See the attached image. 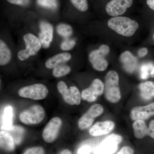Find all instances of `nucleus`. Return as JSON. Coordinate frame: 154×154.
I'll return each instance as SVG.
<instances>
[{
	"label": "nucleus",
	"mask_w": 154,
	"mask_h": 154,
	"mask_svg": "<svg viewBox=\"0 0 154 154\" xmlns=\"http://www.w3.org/2000/svg\"><path fill=\"white\" fill-rule=\"evenodd\" d=\"M134 137L137 139H142L148 135V127L144 120H135L132 124Z\"/></svg>",
	"instance_id": "nucleus-19"
},
{
	"label": "nucleus",
	"mask_w": 154,
	"mask_h": 154,
	"mask_svg": "<svg viewBox=\"0 0 154 154\" xmlns=\"http://www.w3.org/2000/svg\"><path fill=\"white\" fill-rule=\"evenodd\" d=\"M74 6L81 12H85L88 10V4L87 0H70Z\"/></svg>",
	"instance_id": "nucleus-29"
},
{
	"label": "nucleus",
	"mask_w": 154,
	"mask_h": 154,
	"mask_svg": "<svg viewBox=\"0 0 154 154\" xmlns=\"http://www.w3.org/2000/svg\"><path fill=\"white\" fill-rule=\"evenodd\" d=\"M113 122L107 120L96 122L89 130V134L92 136H99L110 133L115 128Z\"/></svg>",
	"instance_id": "nucleus-14"
},
{
	"label": "nucleus",
	"mask_w": 154,
	"mask_h": 154,
	"mask_svg": "<svg viewBox=\"0 0 154 154\" xmlns=\"http://www.w3.org/2000/svg\"><path fill=\"white\" fill-rule=\"evenodd\" d=\"M134 150L129 146H124L119 151L117 154H134Z\"/></svg>",
	"instance_id": "nucleus-33"
},
{
	"label": "nucleus",
	"mask_w": 154,
	"mask_h": 154,
	"mask_svg": "<svg viewBox=\"0 0 154 154\" xmlns=\"http://www.w3.org/2000/svg\"><path fill=\"white\" fill-rule=\"evenodd\" d=\"M62 124L60 117H53L51 119L43 129L42 137L45 142L51 143L57 138Z\"/></svg>",
	"instance_id": "nucleus-10"
},
{
	"label": "nucleus",
	"mask_w": 154,
	"mask_h": 154,
	"mask_svg": "<svg viewBox=\"0 0 154 154\" xmlns=\"http://www.w3.org/2000/svg\"><path fill=\"white\" fill-rule=\"evenodd\" d=\"M107 25L116 33L122 36H132L139 28L136 21L125 17H113L109 19Z\"/></svg>",
	"instance_id": "nucleus-1"
},
{
	"label": "nucleus",
	"mask_w": 154,
	"mask_h": 154,
	"mask_svg": "<svg viewBox=\"0 0 154 154\" xmlns=\"http://www.w3.org/2000/svg\"><path fill=\"white\" fill-rule=\"evenodd\" d=\"M153 38H154V36H153Z\"/></svg>",
	"instance_id": "nucleus-39"
},
{
	"label": "nucleus",
	"mask_w": 154,
	"mask_h": 154,
	"mask_svg": "<svg viewBox=\"0 0 154 154\" xmlns=\"http://www.w3.org/2000/svg\"><path fill=\"white\" fill-rule=\"evenodd\" d=\"M8 2L14 5L26 6L29 5L30 0H7Z\"/></svg>",
	"instance_id": "nucleus-32"
},
{
	"label": "nucleus",
	"mask_w": 154,
	"mask_h": 154,
	"mask_svg": "<svg viewBox=\"0 0 154 154\" xmlns=\"http://www.w3.org/2000/svg\"><path fill=\"white\" fill-rule=\"evenodd\" d=\"M120 60L123 68L128 72H133L137 67V58L129 51H125L122 54Z\"/></svg>",
	"instance_id": "nucleus-15"
},
{
	"label": "nucleus",
	"mask_w": 154,
	"mask_h": 154,
	"mask_svg": "<svg viewBox=\"0 0 154 154\" xmlns=\"http://www.w3.org/2000/svg\"><path fill=\"white\" fill-rule=\"evenodd\" d=\"M57 89L60 94L62 96L64 101L69 105H74L72 99L71 93L69 88L63 81H60L57 83Z\"/></svg>",
	"instance_id": "nucleus-21"
},
{
	"label": "nucleus",
	"mask_w": 154,
	"mask_h": 154,
	"mask_svg": "<svg viewBox=\"0 0 154 154\" xmlns=\"http://www.w3.org/2000/svg\"><path fill=\"white\" fill-rule=\"evenodd\" d=\"M75 44V41L73 39L66 38L62 42L60 48L63 51L70 50L74 47Z\"/></svg>",
	"instance_id": "nucleus-30"
},
{
	"label": "nucleus",
	"mask_w": 154,
	"mask_h": 154,
	"mask_svg": "<svg viewBox=\"0 0 154 154\" xmlns=\"http://www.w3.org/2000/svg\"><path fill=\"white\" fill-rule=\"evenodd\" d=\"M57 31L60 36L68 38L72 34L73 29L70 25L66 24H60L57 27Z\"/></svg>",
	"instance_id": "nucleus-26"
},
{
	"label": "nucleus",
	"mask_w": 154,
	"mask_h": 154,
	"mask_svg": "<svg viewBox=\"0 0 154 154\" xmlns=\"http://www.w3.org/2000/svg\"><path fill=\"white\" fill-rule=\"evenodd\" d=\"M69 88L71 93L72 99L74 105H79L81 104L82 98V95L79 89L75 86H72Z\"/></svg>",
	"instance_id": "nucleus-28"
},
{
	"label": "nucleus",
	"mask_w": 154,
	"mask_h": 154,
	"mask_svg": "<svg viewBox=\"0 0 154 154\" xmlns=\"http://www.w3.org/2000/svg\"><path fill=\"white\" fill-rule=\"evenodd\" d=\"M148 52V50L147 48H141L139 51L138 52V55L140 57H144L147 55Z\"/></svg>",
	"instance_id": "nucleus-36"
},
{
	"label": "nucleus",
	"mask_w": 154,
	"mask_h": 154,
	"mask_svg": "<svg viewBox=\"0 0 154 154\" xmlns=\"http://www.w3.org/2000/svg\"><path fill=\"white\" fill-rule=\"evenodd\" d=\"M13 109L11 106L5 108L3 113L1 128L6 131H10L12 127L13 123Z\"/></svg>",
	"instance_id": "nucleus-20"
},
{
	"label": "nucleus",
	"mask_w": 154,
	"mask_h": 154,
	"mask_svg": "<svg viewBox=\"0 0 154 154\" xmlns=\"http://www.w3.org/2000/svg\"><path fill=\"white\" fill-rule=\"evenodd\" d=\"M146 4L150 8L154 11V0H146Z\"/></svg>",
	"instance_id": "nucleus-37"
},
{
	"label": "nucleus",
	"mask_w": 154,
	"mask_h": 154,
	"mask_svg": "<svg viewBox=\"0 0 154 154\" xmlns=\"http://www.w3.org/2000/svg\"><path fill=\"white\" fill-rule=\"evenodd\" d=\"M45 115V110L42 106L34 105L22 111L19 115V119L24 124L32 125L40 123Z\"/></svg>",
	"instance_id": "nucleus-5"
},
{
	"label": "nucleus",
	"mask_w": 154,
	"mask_h": 154,
	"mask_svg": "<svg viewBox=\"0 0 154 154\" xmlns=\"http://www.w3.org/2000/svg\"><path fill=\"white\" fill-rule=\"evenodd\" d=\"M139 89L141 97L146 100L154 98V82L147 81L140 84Z\"/></svg>",
	"instance_id": "nucleus-18"
},
{
	"label": "nucleus",
	"mask_w": 154,
	"mask_h": 154,
	"mask_svg": "<svg viewBox=\"0 0 154 154\" xmlns=\"http://www.w3.org/2000/svg\"><path fill=\"white\" fill-rule=\"evenodd\" d=\"M149 134L152 138L154 139V120H152L150 122L148 127Z\"/></svg>",
	"instance_id": "nucleus-35"
},
{
	"label": "nucleus",
	"mask_w": 154,
	"mask_h": 154,
	"mask_svg": "<svg viewBox=\"0 0 154 154\" xmlns=\"http://www.w3.org/2000/svg\"><path fill=\"white\" fill-rule=\"evenodd\" d=\"M71 57V55L69 53L59 54L48 59L45 62V66L48 69H54L58 66L68 61Z\"/></svg>",
	"instance_id": "nucleus-16"
},
{
	"label": "nucleus",
	"mask_w": 154,
	"mask_h": 154,
	"mask_svg": "<svg viewBox=\"0 0 154 154\" xmlns=\"http://www.w3.org/2000/svg\"><path fill=\"white\" fill-rule=\"evenodd\" d=\"M133 2V0H111L106 5V12L111 17H119L125 13Z\"/></svg>",
	"instance_id": "nucleus-11"
},
{
	"label": "nucleus",
	"mask_w": 154,
	"mask_h": 154,
	"mask_svg": "<svg viewBox=\"0 0 154 154\" xmlns=\"http://www.w3.org/2000/svg\"><path fill=\"white\" fill-rule=\"evenodd\" d=\"M12 54L7 44L3 40L0 41V65L5 66L10 62Z\"/></svg>",
	"instance_id": "nucleus-22"
},
{
	"label": "nucleus",
	"mask_w": 154,
	"mask_h": 154,
	"mask_svg": "<svg viewBox=\"0 0 154 154\" xmlns=\"http://www.w3.org/2000/svg\"><path fill=\"white\" fill-rule=\"evenodd\" d=\"M140 76L142 79H146L149 77H154V65L150 63L142 65L140 69Z\"/></svg>",
	"instance_id": "nucleus-23"
},
{
	"label": "nucleus",
	"mask_w": 154,
	"mask_h": 154,
	"mask_svg": "<svg viewBox=\"0 0 154 154\" xmlns=\"http://www.w3.org/2000/svg\"><path fill=\"white\" fill-rule=\"evenodd\" d=\"M122 140L120 135L110 134L102 142L100 145L96 149L95 154H112L118 149V145Z\"/></svg>",
	"instance_id": "nucleus-8"
},
{
	"label": "nucleus",
	"mask_w": 154,
	"mask_h": 154,
	"mask_svg": "<svg viewBox=\"0 0 154 154\" xmlns=\"http://www.w3.org/2000/svg\"><path fill=\"white\" fill-rule=\"evenodd\" d=\"M104 91L105 85L103 82L99 79H95L89 88L82 91V99L88 102H94L103 94Z\"/></svg>",
	"instance_id": "nucleus-9"
},
{
	"label": "nucleus",
	"mask_w": 154,
	"mask_h": 154,
	"mask_svg": "<svg viewBox=\"0 0 154 154\" xmlns=\"http://www.w3.org/2000/svg\"><path fill=\"white\" fill-rule=\"evenodd\" d=\"M48 92V89L45 85L36 84L21 88L18 91V94L22 98L40 100L46 98Z\"/></svg>",
	"instance_id": "nucleus-6"
},
{
	"label": "nucleus",
	"mask_w": 154,
	"mask_h": 154,
	"mask_svg": "<svg viewBox=\"0 0 154 154\" xmlns=\"http://www.w3.org/2000/svg\"><path fill=\"white\" fill-rule=\"evenodd\" d=\"M37 4L41 7L54 10L58 7L57 0H37Z\"/></svg>",
	"instance_id": "nucleus-27"
},
{
	"label": "nucleus",
	"mask_w": 154,
	"mask_h": 154,
	"mask_svg": "<svg viewBox=\"0 0 154 154\" xmlns=\"http://www.w3.org/2000/svg\"><path fill=\"white\" fill-rule=\"evenodd\" d=\"M71 71L70 67L66 65L61 64L53 69L52 74L55 78H60L69 74Z\"/></svg>",
	"instance_id": "nucleus-25"
},
{
	"label": "nucleus",
	"mask_w": 154,
	"mask_h": 154,
	"mask_svg": "<svg viewBox=\"0 0 154 154\" xmlns=\"http://www.w3.org/2000/svg\"><path fill=\"white\" fill-rule=\"evenodd\" d=\"M15 142L10 133L6 131L0 132V146L1 149L7 152H12L15 148Z\"/></svg>",
	"instance_id": "nucleus-17"
},
{
	"label": "nucleus",
	"mask_w": 154,
	"mask_h": 154,
	"mask_svg": "<svg viewBox=\"0 0 154 154\" xmlns=\"http://www.w3.org/2000/svg\"><path fill=\"white\" fill-rule=\"evenodd\" d=\"M109 52V46L103 44L99 47V49L93 51L90 54L89 60L94 69L102 72L107 69L108 63L105 57Z\"/></svg>",
	"instance_id": "nucleus-4"
},
{
	"label": "nucleus",
	"mask_w": 154,
	"mask_h": 154,
	"mask_svg": "<svg viewBox=\"0 0 154 154\" xmlns=\"http://www.w3.org/2000/svg\"><path fill=\"white\" fill-rule=\"evenodd\" d=\"M22 154H45V152L42 147H34L28 149Z\"/></svg>",
	"instance_id": "nucleus-31"
},
{
	"label": "nucleus",
	"mask_w": 154,
	"mask_h": 154,
	"mask_svg": "<svg viewBox=\"0 0 154 154\" xmlns=\"http://www.w3.org/2000/svg\"><path fill=\"white\" fill-rule=\"evenodd\" d=\"M119 80V76L115 71H110L105 76V96L106 99L110 103H117L121 99Z\"/></svg>",
	"instance_id": "nucleus-2"
},
{
	"label": "nucleus",
	"mask_w": 154,
	"mask_h": 154,
	"mask_svg": "<svg viewBox=\"0 0 154 154\" xmlns=\"http://www.w3.org/2000/svg\"><path fill=\"white\" fill-rule=\"evenodd\" d=\"M104 110V107L100 104L92 105L78 121V125L79 129L85 130L92 126L95 119L102 115Z\"/></svg>",
	"instance_id": "nucleus-7"
},
{
	"label": "nucleus",
	"mask_w": 154,
	"mask_h": 154,
	"mask_svg": "<svg viewBox=\"0 0 154 154\" xmlns=\"http://www.w3.org/2000/svg\"><path fill=\"white\" fill-rule=\"evenodd\" d=\"M26 48L20 51L18 57L21 61L26 60L30 57L35 56L38 53L42 47L41 42L39 38L32 33H28L23 36Z\"/></svg>",
	"instance_id": "nucleus-3"
},
{
	"label": "nucleus",
	"mask_w": 154,
	"mask_h": 154,
	"mask_svg": "<svg viewBox=\"0 0 154 154\" xmlns=\"http://www.w3.org/2000/svg\"><path fill=\"white\" fill-rule=\"evenodd\" d=\"M154 115V102L143 106L134 107L130 112V117L133 120H145Z\"/></svg>",
	"instance_id": "nucleus-12"
},
{
	"label": "nucleus",
	"mask_w": 154,
	"mask_h": 154,
	"mask_svg": "<svg viewBox=\"0 0 154 154\" xmlns=\"http://www.w3.org/2000/svg\"><path fill=\"white\" fill-rule=\"evenodd\" d=\"M9 131L13 137L14 141L17 144L21 142L25 133L24 128L20 126H13Z\"/></svg>",
	"instance_id": "nucleus-24"
},
{
	"label": "nucleus",
	"mask_w": 154,
	"mask_h": 154,
	"mask_svg": "<svg viewBox=\"0 0 154 154\" xmlns=\"http://www.w3.org/2000/svg\"><path fill=\"white\" fill-rule=\"evenodd\" d=\"M91 148L89 146H84L79 149L78 154H90L91 152Z\"/></svg>",
	"instance_id": "nucleus-34"
},
{
	"label": "nucleus",
	"mask_w": 154,
	"mask_h": 154,
	"mask_svg": "<svg viewBox=\"0 0 154 154\" xmlns=\"http://www.w3.org/2000/svg\"><path fill=\"white\" fill-rule=\"evenodd\" d=\"M60 154H72V152L68 149H65L61 152Z\"/></svg>",
	"instance_id": "nucleus-38"
},
{
	"label": "nucleus",
	"mask_w": 154,
	"mask_h": 154,
	"mask_svg": "<svg viewBox=\"0 0 154 154\" xmlns=\"http://www.w3.org/2000/svg\"><path fill=\"white\" fill-rule=\"evenodd\" d=\"M39 28L40 32L38 38L43 48H48L53 38V28L50 24L44 21L40 22Z\"/></svg>",
	"instance_id": "nucleus-13"
}]
</instances>
